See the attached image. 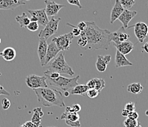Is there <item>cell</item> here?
Masks as SVG:
<instances>
[{
	"label": "cell",
	"mask_w": 148,
	"mask_h": 127,
	"mask_svg": "<svg viewBox=\"0 0 148 127\" xmlns=\"http://www.w3.org/2000/svg\"><path fill=\"white\" fill-rule=\"evenodd\" d=\"M86 27L80 33V37H84L87 40L86 46L83 49L108 50L111 43L109 40V35L111 32L108 29L99 28L95 21H86Z\"/></svg>",
	"instance_id": "6da1fadb"
},
{
	"label": "cell",
	"mask_w": 148,
	"mask_h": 127,
	"mask_svg": "<svg viewBox=\"0 0 148 127\" xmlns=\"http://www.w3.org/2000/svg\"><path fill=\"white\" fill-rule=\"evenodd\" d=\"M37 96L38 101L40 104L47 107L57 106L63 107L65 106L64 100V94L60 90L56 88H43L34 90Z\"/></svg>",
	"instance_id": "7a4b0ae2"
},
{
	"label": "cell",
	"mask_w": 148,
	"mask_h": 127,
	"mask_svg": "<svg viewBox=\"0 0 148 127\" xmlns=\"http://www.w3.org/2000/svg\"><path fill=\"white\" fill-rule=\"evenodd\" d=\"M80 76H77L73 78H66V77L60 76L57 79H49L46 77V81L48 85L53 88H59L63 91H68L77 85H78V79Z\"/></svg>",
	"instance_id": "3957f363"
},
{
	"label": "cell",
	"mask_w": 148,
	"mask_h": 127,
	"mask_svg": "<svg viewBox=\"0 0 148 127\" xmlns=\"http://www.w3.org/2000/svg\"><path fill=\"white\" fill-rule=\"evenodd\" d=\"M47 70L53 71L59 73L60 74H67V75L72 77L75 75V72L73 69L69 64L64 57V52L58 53V55L52 61V63L47 68Z\"/></svg>",
	"instance_id": "277c9868"
},
{
	"label": "cell",
	"mask_w": 148,
	"mask_h": 127,
	"mask_svg": "<svg viewBox=\"0 0 148 127\" xmlns=\"http://www.w3.org/2000/svg\"><path fill=\"white\" fill-rule=\"evenodd\" d=\"M60 20H61L60 18H55V16L52 17V18L49 20L47 24L40 32L38 37L44 38L47 41L48 38H50L52 35L57 32Z\"/></svg>",
	"instance_id": "5b68a950"
},
{
	"label": "cell",
	"mask_w": 148,
	"mask_h": 127,
	"mask_svg": "<svg viewBox=\"0 0 148 127\" xmlns=\"http://www.w3.org/2000/svg\"><path fill=\"white\" fill-rule=\"evenodd\" d=\"M73 38V34L72 33H69L59 35L58 37H55L52 38V41L56 43L60 52H65L70 49V45L72 44Z\"/></svg>",
	"instance_id": "8992f818"
},
{
	"label": "cell",
	"mask_w": 148,
	"mask_h": 127,
	"mask_svg": "<svg viewBox=\"0 0 148 127\" xmlns=\"http://www.w3.org/2000/svg\"><path fill=\"white\" fill-rule=\"evenodd\" d=\"M25 81L27 85L33 90L49 87L46 81L45 76L40 77L36 74H30L26 77Z\"/></svg>",
	"instance_id": "52a82bcc"
},
{
	"label": "cell",
	"mask_w": 148,
	"mask_h": 127,
	"mask_svg": "<svg viewBox=\"0 0 148 127\" xmlns=\"http://www.w3.org/2000/svg\"><path fill=\"white\" fill-rule=\"evenodd\" d=\"M28 13L31 16L30 21H37L38 24L43 26H45L49 22V18L46 13L45 9L28 10Z\"/></svg>",
	"instance_id": "ba28073f"
},
{
	"label": "cell",
	"mask_w": 148,
	"mask_h": 127,
	"mask_svg": "<svg viewBox=\"0 0 148 127\" xmlns=\"http://www.w3.org/2000/svg\"><path fill=\"white\" fill-rule=\"evenodd\" d=\"M131 27H134V34L138 39V42L143 43L148 35L147 25L144 22H137L134 25L128 26V29Z\"/></svg>",
	"instance_id": "9c48e42d"
},
{
	"label": "cell",
	"mask_w": 148,
	"mask_h": 127,
	"mask_svg": "<svg viewBox=\"0 0 148 127\" xmlns=\"http://www.w3.org/2000/svg\"><path fill=\"white\" fill-rule=\"evenodd\" d=\"M130 35L126 33L123 26H121L118 30L111 33L109 35V40L111 42H114L115 45H118L124 41H128Z\"/></svg>",
	"instance_id": "30bf717a"
},
{
	"label": "cell",
	"mask_w": 148,
	"mask_h": 127,
	"mask_svg": "<svg viewBox=\"0 0 148 127\" xmlns=\"http://www.w3.org/2000/svg\"><path fill=\"white\" fill-rule=\"evenodd\" d=\"M44 2L46 4L45 11L47 16H56L63 7H66L64 5L58 4L52 0H44Z\"/></svg>",
	"instance_id": "8fae6325"
},
{
	"label": "cell",
	"mask_w": 148,
	"mask_h": 127,
	"mask_svg": "<svg viewBox=\"0 0 148 127\" xmlns=\"http://www.w3.org/2000/svg\"><path fill=\"white\" fill-rule=\"evenodd\" d=\"M136 15L137 12L135 11V10H133V11H132V10L125 9L124 11L122 12V14L119 16L118 19H119V21L122 24V26L125 28V29H128L130 21H131Z\"/></svg>",
	"instance_id": "7c38bea8"
},
{
	"label": "cell",
	"mask_w": 148,
	"mask_h": 127,
	"mask_svg": "<svg viewBox=\"0 0 148 127\" xmlns=\"http://www.w3.org/2000/svg\"><path fill=\"white\" fill-rule=\"evenodd\" d=\"M47 41L43 38H40L39 43H38V46L37 53L39 60L41 62V66H44V60H45V56L47 51Z\"/></svg>",
	"instance_id": "4fadbf2b"
},
{
	"label": "cell",
	"mask_w": 148,
	"mask_h": 127,
	"mask_svg": "<svg viewBox=\"0 0 148 127\" xmlns=\"http://www.w3.org/2000/svg\"><path fill=\"white\" fill-rule=\"evenodd\" d=\"M26 2L19 0H0V10H14L21 5H25Z\"/></svg>",
	"instance_id": "5bb4252c"
},
{
	"label": "cell",
	"mask_w": 148,
	"mask_h": 127,
	"mask_svg": "<svg viewBox=\"0 0 148 127\" xmlns=\"http://www.w3.org/2000/svg\"><path fill=\"white\" fill-rule=\"evenodd\" d=\"M60 52V51L57 47L56 43L53 41H51L49 45H48L47 51V54L45 56V60H44V66L49 63L52 59L55 58Z\"/></svg>",
	"instance_id": "9a60e30c"
},
{
	"label": "cell",
	"mask_w": 148,
	"mask_h": 127,
	"mask_svg": "<svg viewBox=\"0 0 148 127\" xmlns=\"http://www.w3.org/2000/svg\"><path fill=\"white\" fill-rule=\"evenodd\" d=\"M111 60V55H98L96 62V69L99 72H105L107 69L108 64Z\"/></svg>",
	"instance_id": "2e32d148"
},
{
	"label": "cell",
	"mask_w": 148,
	"mask_h": 127,
	"mask_svg": "<svg viewBox=\"0 0 148 127\" xmlns=\"http://www.w3.org/2000/svg\"><path fill=\"white\" fill-rule=\"evenodd\" d=\"M124 10L125 9H124V7L120 4L119 0H116L115 4H114L111 12V21H110V23L111 24H113L114 23V21H116V20L118 19V18L122 14Z\"/></svg>",
	"instance_id": "e0dca14e"
},
{
	"label": "cell",
	"mask_w": 148,
	"mask_h": 127,
	"mask_svg": "<svg viewBox=\"0 0 148 127\" xmlns=\"http://www.w3.org/2000/svg\"><path fill=\"white\" fill-rule=\"evenodd\" d=\"M131 65H133V63L130 62V61L126 58L125 55L122 54V53H120L118 50L116 51L115 67L116 69L120 68V67L131 66Z\"/></svg>",
	"instance_id": "ac0fdd59"
},
{
	"label": "cell",
	"mask_w": 148,
	"mask_h": 127,
	"mask_svg": "<svg viewBox=\"0 0 148 127\" xmlns=\"http://www.w3.org/2000/svg\"><path fill=\"white\" fill-rule=\"evenodd\" d=\"M114 46L116 48V50L119 51L124 55H126V54H128L129 53H130L134 48V43L130 41H124V42H122L118 45L114 44Z\"/></svg>",
	"instance_id": "d6986e66"
},
{
	"label": "cell",
	"mask_w": 148,
	"mask_h": 127,
	"mask_svg": "<svg viewBox=\"0 0 148 127\" xmlns=\"http://www.w3.org/2000/svg\"><path fill=\"white\" fill-rule=\"evenodd\" d=\"M0 56L5 61L10 62V61L13 60L16 57V51L13 47H7L4 49L2 52H0Z\"/></svg>",
	"instance_id": "ffe728a7"
},
{
	"label": "cell",
	"mask_w": 148,
	"mask_h": 127,
	"mask_svg": "<svg viewBox=\"0 0 148 127\" xmlns=\"http://www.w3.org/2000/svg\"><path fill=\"white\" fill-rule=\"evenodd\" d=\"M44 115L42 109L41 107H36L33 109V117L31 118V122L33 123L36 127L41 126V120Z\"/></svg>",
	"instance_id": "44dd1931"
},
{
	"label": "cell",
	"mask_w": 148,
	"mask_h": 127,
	"mask_svg": "<svg viewBox=\"0 0 148 127\" xmlns=\"http://www.w3.org/2000/svg\"><path fill=\"white\" fill-rule=\"evenodd\" d=\"M88 90L86 85H77L72 89L69 90L68 92L70 95H83L85 96L87 90Z\"/></svg>",
	"instance_id": "7402d4cb"
},
{
	"label": "cell",
	"mask_w": 148,
	"mask_h": 127,
	"mask_svg": "<svg viewBox=\"0 0 148 127\" xmlns=\"http://www.w3.org/2000/svg\"><path fill=\"white\" fill-rule=\"evenodd\" d=\"M15 19L19 24L20 27L21 28H26L27 26L30 22V18L27 16L25 13H23L21 16H16Z\"/></svg>",
	"instance_id": "603a6c76"
},
{
	"label": "cell",
	"mask_w": 148,
	"mask_h": 127,
	"mask_svg": "<svg viewBox=\"0 0 148 127\" xmlns=\"http://www.w3.org/2000/svg\"><path fill=\"white\" fill-rule=\"evenodd\" d=\"M143 86L138 82H134L131 83L127 86V91L133 94H139L143 90Z\"/></svg>",
	"instance_id": "cb8c5ba5"
},
{
	"label": "cell",
	"mask_w": 148,
	"mask_h": 127,
	"mask_svg": "<svg viewBox=\"0 0 148 127\" xmlns=\"http://www.w3.org/2000/svg\"><path fill=\"white\" fill-rule=\"evenodd\" d=\"M60 119L65 121H80V115L77 113H66L64 112L60 116Z\"/></svg>",
	"instance_id": "d4e9b609"
},
{
	"label": "cell",
	"mask_w": 148,
	"mask_h": 127,
	"mask_svg": "<svg viewBox=\"0 0 148 127\" xmlns=\"http://www.w3.org/2000/svg\"><path fill=\"white\" fill-rule=\"evenodd\" d=\"M95 89L100 92L106 86V81L102 78H95Z\"/></svg>",
	"instance_id": "484cf974"
},
{
	"label": "cell",
	"mask_w": 148,
	"mask_h": 127,
	"mask_svg": "<svg viewBox=\"0 0 148 127\" xmlns=\"http://www.w3.org/2000/svg\"><path fill=\"white\" fill-rule=\"evenodd\" d=\"M119 2L124 9H127V10L131 8L132 7L136 4L135 0H119Z\"/></svg>",
	"instance_id": "4316f807"
},
{
	"label": "cell",
	"mask_w": 148,
	"mask_h": 127,
	"mask_svg": "<svg viewBox=\"0 0 148 127\" xmlns=\"http://www.w3.org/2000/svg\"><path fill=\"white\" fill-rule=\"evenodd\" d=\"M137 124H138L137 120H134V119L129 118V117H127L123 121V125L125 126V127H136Z\"/></svg>",
	"instance_id": "83f0119b"
},
{
	"label": "cell",
	"mask_w": 148,
	"mask_h": 127,
	"mask_svg": "<svg viewBox=\"0 0 148 127\" xmlns=\"http://www.w3.org/2000/svg\"><path fill=\"white\" fill-rule=\"evenodd\" d=\"M86 94L87 95V96H88V98L93 99V98H96L97 97L99 96V91H98L97 90H96L95 88H93V89H88V90H87Z\"/></svg>",
	"instance_id": "f1b7e54d"
},
{
	"label": "cell",
	"mask_w": 148,
	"mask_h": 127,
	"mask_svg": "<svg viewBox=\"0 0 148 127\" xmlns=\"http://www.w3.org/2000/svg\"><path fill=\"white\" fill-rule=\"evenodd\" d=\"M26 28L27 29H29V31L36 32L39 28V24H38L37 21H30L29 24L27 26Z\"/></svg>",
	"instance_id": "f546056e"
},
{
	"label": "cell",
	"mask_w": 148,
	"mask_h": 127,
	"mask_svg": "<svg viewBox=\"0 0 148 127\" xmlns=\"http://www.w3.org/2000/svg\"><path fill=\"white\" fill-rule=\"evenodd\" d=\"M125 109L129 111V112H134L135 111L136 107H135V103L132 102V101H130V102H127V104L125 105Z\"/></svg>",
	"instance_id": "4dcf8cb0"
},
{
	"label": "cell",
	"mask_w": 148,
	"mask_h": 127,
	"mask_svg": "<svg viewBox=\"0 0 148 127\" xmlns=\"http://www.w3.org/2000/svg\"><path fill=\"white\" fill-rule=\"evenodd\" d=\"M10 104H11L10 101L9 99H8V98H3V100L2 101V109H5V110H6V109H8L10 108Z\"/></svg>",
	"instance_id": "1f68e13d"
},
{
	"label": "cell",
	"mask_w": 148,
	"mask_h": 127,
	"mask_svg": "<svg viewBox=\"0 0 148 127\" xmlns=\"http://www.w3.org/2000/svg\"><path fill=\"white\" fill-rule=\"evenodd\" d=\"M77 44H78V46L80 48H82V49L86 47L87 45L86 38H84V37H80V39H78V41H77Z\"/></svg>",
	"instance_id": "d6a6232c"
},
{
	"label": "cell",
	"mask_w": 148,
	"mask_h": 127,
	"mask_svg": "<svg viewBox=\"0 0 148 127\" xmlns=\"http://www.w3.org/2000/svg\"><path fill=\"white\" fill-rule=\"evenodd\" d=\"M66 24L68 25V26H72V27H73V29H72V34H73L74 37H75V36L80 35V33H81V31H80V29H79L76 26H74V25L71 24H69V23H67Z\"/></svg>",
	"instance_id": "836d02e7"
},
{
	"label": "cell",
	"mask_w": 148,
	"mask_h": 127,
	"mask_svg": "<svg viewBox=\"0 0 148 127\" xmlns=\"http://www.w3.org/2000/svg\"><path fill=\"white\" fill-rule=\"evenodd\" d=\"M67 2H69V4L72 5H75V6L78 7L79 9H82L83 7V6L80 4V0H67Z\"/></svg>",
	"instance_id": "e575fe53"
},
{
	"label": "cell",
	"mask_w": 148,
	"mask_h": 127,
	"mask_svg": "<svg viewBox=\"0 0 148 127\" xmlns=\"http://www.w3.org/2000/svg\"><path fill=\"white\" fill-rule=\"evenodd\" d=\"M66 124L71 127H80V121H65Z\"/></svg>",
	"instance_id": "d590c367"
},
{
	"label": "cell",
	"mask_w": 148,
	"mask_h": 127,
	"mask_svg": "<svg viewBox=\"0 0 148 127\" xmlns=\"http://www.w3.org/2000/svg\"><path fill=\"white\" fill-rule=\"evenodd\" d=\"M127 117H129V118H131V119H134V120H137V119L138 118V113H136V111H134V112H130V113H129Z\"/></svg>",
	"instance_id": "8d00e7d4"
},
{
	"label": "cell",
	"mask_w": 148,
	"mask_h": 127,
	"mask_svg": "<svg viewBox=\"0 0 148 127\" xmlns=\"http://www.w3.org/2000/svg\"><path fill=\"white\" fill-rule=\"evenodd\" d=\"M86 86L88 87V89H93V88H95V79H90L89 81L87 82Z\"/></svg>",
	"instance_id": "74e56055"
},
{
	"label": "cell",
	"mask_w": 148,
	"mask_h": 127,
	"mask_svg": "<svg viewBox=\"0 0 148 127\" xmlns=\"http://www.w3.org/2000/svg\"><path fill=\"white\" fill-rule=\"evenodd\" d=\"M72 107V109H73V111L75 112V113H78L79 112H80V110H81V106H80V104H73Z\"/></svg>",
	"instance_id": "f35d334b"
},
{
	"label": "cell",
	"mask_w": 148,
	"mask_h": 127,
	"mask_svg": "<svg viewBox=\"0 0 148 127\" xmlns=\"http://www.w3.org/2000/svg\"><path fill=\"white\" fill-rule=\"evenodd\" d=\"M77 27L78 28V29H80L81 32L83 31V30L86 29V21H81V22H80V23L77 24Z\"/></svg>",
	"instance_id": "ab89813d"
},
{
	"label": "cell",
	"mask_w": 148,
	"mask_h": 127,
	"mask_svg": "<svg viewBox=\"0 0 148 127\" xmlns=\"http://www.w3.org/2000/svg\"><path fill=\"white\" fill-rule=\"evenodd\" d=\"M1 95H5V96H10V93L8 92L2 86V85H0V96Z\"/></svg>",
	"instance_id": "60d3db41"
},
{
	"label": "cell",
	"mask_w": 148,
	"mask_h": 127,
	"mask_svg": "<svg viewBox=\"0 0 148 127\" xmlns=\"http://www.w3.org/2000/svg\"><path fill=\"white\" fill-rule=\"evenodd\" d=\"M23 125L25 126V127H36L33 123L31 122V121H27V122L25 123Z\"/></svg>",
	"instance_id": "b9f144b4"
},
{
	"label": "cell",
	"mask_w": 148,
	"mask_h": 127,
	"mask_svg": "<svg viewBox=\"0 0 148 127\" xmlns=\"http://www.w3.org/2000/svg\"><path fill=\"white\" fill-rule=\"evenodd\" d=\"M129 113H130V112H129V111H127V110H126V109H124L123 110H122V115L123 116V117H127Z\"/></svg>",
	"instance_id": "7bdbcfd3"
},
{
	"label": "cell",
	"mask_w": 148,
	"mask_h": 127,
	"mask_svg": "<svg viewBox=\"0 0 148 127\" xmlns=\"http://www.w3.org/2000/svg\"><path fill=\"white\" fill-rule=\"evenodd\" d=\"M142 49H143L146 53H147L148 54V42L145 43L144 44L143 46H142Z\"/></svg>",
	"instance_id": "ee69618b"
},
{
	"label": "cell",
	"mask_w": 148,
	"mask_h": 127,
	"mask_svg": "<svg viewBox=\"0 0 148 127\" xmlns=\"http://www.w3.org/2000/svg\"><path fill=\"white\" fill-rule=\"evenodd\" d=\"M63 94H64V96H66V97H68V96L70 95L68 91H64V93H63Z\"/></svg>",
	"instance_id": "f6af8a7d"
},
{
	"label": "cell",
	"mask_w": 148,
	"mask_h": 127,
	"mask_svg": "<svg viewBox=\"0 0 148 127\" xmlns=\"http://www.w3.org/2000/svg\"><path fill=\"white\" fill-rule=\"evenodd\" d=\"M136 127H142V125H141V124H138H138H137L136 126Z\"/></svg>",
	"instance_id": "bcb514c9"
},
{
	"label": "cell",
	"mask_w": 148,
	"mask_h": 127,
	"mask_svg": "<svg viewBox=\"0 0 148 127\" xmlns=\"http://www.w3.org/2000/svg\"><path fill=\"white\" fill-rule=\"evenodd\" d=\"M145 115H146L147 116H148V110H147L146 112H145Z\"/></svg>",
	"instance_id": "7dc6e473"
},
{
	"label": "cell",
	"mask_w": 148,
	"mask_h": 127,
	"mask_svg": "<svg viewBox=\"0 0 148 127\" xmlns=\"http://www.w3.org/2000/svg\"><path fill=\"white\" fill-rule=\"evenodd\" d=\"M20 127H25V126H24V125H21Z\"/></svg>",
	"instance_id": "c3c4849f"
},
{
	"label": "cell",
	"mask_w": 148,
	"mask_h": 127,
	"mask_svg": "<svg viewBox=\"0 0 148 127\" xmlns=\"http://www.w3.org/2000/svg\"><path fill=\"white\" fill-rule=\"evenodd\" d=\"M0 43H1V38H0Z\"/></svg>",
	"instance_id": "681fc988"
},
{
	"label": "cell",
	"mask_w": 148,
	"mask_h": 127,
	"mask_svg": "<svg viewBox=\"0 0 148 127\" xmlns=\"http://www.w3.org/2000/svg\"><path fill=\"white\" fill-rule=\"evenodd\" d=\"M49 127H56V126H49Z\"/></svg>",
	"instance_id": "f907efd6"
},
{
	"label": "cell",
	"mask_w": 148,
	"mask_h": 127,
	"mask_svg": "<svg viewBox=\"0 0 148 127\" xmlns=\"http://www.w3.org/2000/svg\"><path fill=\"white\" fill-rule=\"evenodd\" d=\"M26 1H29V0H26Z\"/></svg>",
	"instance_id": "816d5d0a"
}]
</instances>
